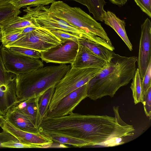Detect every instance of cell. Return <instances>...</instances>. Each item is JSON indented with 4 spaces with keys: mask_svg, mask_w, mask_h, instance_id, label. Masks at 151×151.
<instances>
[{
    "mask_svg": "<svg viewBox=\"0 0 151 151\" xmlns=\"http://www.w3.org/2000/svg\"><path fill=\"white\" fill-rule=\"evenodd\" d=\"M137 57H127L114 52L109 62L88 83L87 97L95 101L106 96L114 97L121 87L134 77Z\"/></svg>",
    "mask_w": 151,
    "mask_h": 151,
    "instance_id": "1",
    "label": "cell"
},
{
    "mask_svg": "<svg viewBox=\"0 0 151 151\" xmlns=\"http://www.w3.org/2000/svg\"><path fill=\"white\" fill-rule=\"evenodd\" d=\"M71 68V65L60 64L16 75L17 101L40 97L47 90L55 87Z\"/></svg>",
    "mask_w": 151,
    "mask_h": 151,
    "instance_id": "2",
    "label": "cell"
},
{
    "mask_svg": "<svg viewBox=\"0 0 151 151\" xmlns=\"http://www.w3.org/2000/svg\"><path fill=\"white\" fill-rule=\"evenodd\" d=\"M50 9L57 18L91 35H97L112 43L100 23L80 8L72 7L63 1H55Z\"/></svg>",
    "mask_w": 151,
    "mask_h": 151,
    "instance_id": "3",
    "label": "cell"
},
{
    "mask_svg": "<svg viewBox=\"0 0 151 151\" xmlns=\"http://www.w3.org/2000/svg\"><path fill=\"white\" fill-rule=\"evenodd\" d=\"M27 15L35 20L36 26L50 31L60 30L70 33L80 38L95 42L96 35H90L65 21L56 17L50 11L49 6L42 4L27 6L23 10Z\"/></svg>",
    "mask_w": 151,
    "mask_h": 151,
    "instance_id": "4",
    "label": "cell"
},
{
    "mask_svg": "<svg viewBox=\"0 0 151 151\" xmlns=\"http://www.w3.org/2000/svg\"><path fill=\"white\" fill-rule=\"evenodd\" d=\"M101 70L94 68L77 69L71 68L56 86L47 112L55 109L66 96L87 83Z\"/></svg>",
    "mask_w": 151,
    "mask_h": 151,
    "instance_id": "5",
    "label": "cell"
},
{
    "mask_svg": "<svg viewBox=\"0 0 151 151\" xmlns=\"http://www.w3.org/2000/svg\"><path fill=\"white\" fill-rule=\"evenodd\" d=\"M61 43L60 40L50 30L39 27L25 34L22 37L6 47H22L40 52L46 51Z\"/></svg>",
    "mask_w": 151,
    "mask_h": 151,
    "instance_id": "6",
    "label": "cell"
},
{
    "mask_svg": "<svg viewBox=\"0 0 151 151\" xmlns=\"http://www.w3.org/2000/svg\"><path fill=\"white\" fill-rule=\"evenodd\" d=\"M1 51L6 70L16 75L27 73L44 66L42 62L39 59L16 53L2 44Z\"/></svg>",
    "mask_w": 151,
    "mask_h": 151,
    "instance_id": "7",
    "label": "cell"
},
{
    "mask_svg": "<svg viewBox=\"0 0 151 151\" xmlns=\"http://www.w3.org/2000/svg\"><path fill=\"white\" fill-rule=\"evenodd\" d=\"M78 48V42L69 41L40 52V58L46 63L71 64L74 61Z\"/></svg>",
    "mask_w": 151,
    "mask_h": 151,
    "instance_id": "8",
    "label": "cell"
},
{
    "mask_svg": "<svg viewBox=\"0 0 151 151\" xmlns=\"http://www.w3.org/2000/svg\"><path fill=\"white\" fill-rule=\"evenodd\" d=\"M88 83L66 96L59 102L55 109L47 112L46 116L49 117H58L73 112L80 103L88 97Z\"/></svg>",
    "mask_w": 151,
    "mask_h": 151,
    "instance_id": "9",
    "label": "cell"
},
{
    "mask_svg": "<svg viewBox=\"0 0 151 151\" xmlns=\"http://www.w3.org/2000/svg\"><path fill=\"white\" fill-rule=\"evenodd\" d=\"M138 57V68L140 77L143 79L149 64L151 61V22L148 18L141 25Z\"/></svg>",
    "mask_w": 151,
    "mask_h": 151,
    "instance_id": "10",
    "label": "cell"
},
{
    "mask_svg": "<svg viewBox=\"0 0 151 151\" xmlns=\"http://www.w3.org/2000/svg\"><path fill=\"white\" fill-rule=\"evenodd\" d=\"M15 137L21 143L41 146L42 148L50 147L53 141L39 132L33 133L21 130L6 120L1 127Z\"/></svg>",
    "mask_w": 151,
    "mask_h": 151,
    "instance_id": "11",
    "label": "cell"
},
{
    "mask_svg": "<svg viewBox=\"0 0 151 151\" xmlns=\"http://www.w3.org/2000/svg\"><path fill=\"white\" fill-rule=\"evenodd\" d=\"M107 63L86 47L78 44L77 54L71 65V68L77 69L90 68L102 69Z\"/></svg>",
    "mask_w": 151,
    "mask_h": 151,
    "instance_id": "12",
    "label": "cell"
},
{
    "mask_svg": "<svg viewBox=\"0 0 151 151\" xmlns=\"http://www.w3.org/2000/svg\"><path fill=\"white\" fill-rule=\"evenodd\" d=\"M4 116L6 120L21 130L33 133L40 132L39 127L20 110L11 107Z\"/></svg>",
    "mask_w": 151,
    "mask_h": 151,
    "instance_id": "13",
    "label": "cell"
},
{
    "mask_svg": "<svg viewBox=\"0 0 151 151\" xmlns=\"http://www.w3.org/2000/svg\"><path fill=\"white\" fill-rule=\"evenodd\" d=\"M16 77L6 85L0 84V114L4 116L17 101Z\"/></svg>",
    "mask_w": 151,
    "mask_h": 151,
    "instance_id": "14",
    "label": "cell"
},
{
    "mask_svg": "<svg viewBox=\"0 0 151 151\" xmlns=\"http://www.w3.org/2000/svg\"><path fill=\"white\" fill-rule=\"evenodd\" d=\"M30 26L37 27L34 19L25 14L22 17H12L0 24V31L3 36Z\"/></svg>",
    "mask_w": 151,
    "mask_h": 151,
    "instance_id": "15",
    "label": "cell"
},
{
    "mask_svg": "<svg viewBox=\"0 0 151 151\" xmlns=\"http://www.w3.org/2000/svg\"><path fill=\"white\" fill-rule=\"evenodd\" d=\"M40 98L17 101L12 107L21 111L30 118L36 126L39 127L42 119L39 109Z\"/></svg>",
    "mask_w": 151,
    "mask_h": 151,
    "instance_id": "16",
    "label": "cell"
},
{
    "mask_svg": "<svg viewBox=\"0 0 151 151\" xmlns=\"http://www.w3.org/2000/svg\"><path fill=\"white\" fill-rule=\"evenodd\" d=\"M103 21L105 24L110 27L117 33L129 50L132 51V45L126 32L125 21L119 19L112 12L104 11L103 14Z\"/></svg>",
    "mask_w": 151,
    "mask_h": 151,
    "instance_id": "17",
    "label": "cell"
},
{
    "mask_svg": "<svg viewBox=\"0 0 151 151\" xmlns=\"http://www.w3.org/2000/svg\"><path fill=\"white\" fill-rule=\"evenodd\" d=\"M78 44L86 47L107 62L109 61L114 52L100 44L85 38H80L78 39Z\"/></svg>",
    "mask_w": 151,
    "mask_h": 151,
    "instance_id": "18",
    "label": "cell"
},
{
    "mask_svg": "<svg viewBox=\"0 0 151 151\" xmlns=\"http://www.w3.org/2000/svg\"><path fill=\"white\" fill-rule=\"evenodd\" d=\"M77 2L85 6L96 20L103 22L104 7L106 4L105 0H68Z\"/></svg>",
    "mask_w": 151,
    "mask_h": 151,
    "instance_id": "19",
    "label": "cell"
},
{
    "mask_svg": "<svg viewBox=\"0 0 151 151\" xmlns=\"http://www.w3.org/2000/svg\"><path fill=\"white\" fill-rule=\"evenodd\" d=\"M130 88L132 91L134 101L135 104L143 101V91L142 85V79L140 77L139 70L136 69L135 75L132 78Z\"/></svg>",
    "mask_w": 151,
    "mask_h": 151,
    "instance_id": "20",
    "label": "cell"
},
{
    "mask_svg": "<svg viewBox=\"0 0 151 151\" xmlns=\"http://www.w3.org/2000/svg\"><path fill=\"white\" fill-rule=\"evenodd\" d=\"M45 136L51 139L53 142L62 144L70 145L74 147H78L88 146L87 144L85 141L76 138L54 135L48 134Z\"/></svg>",
    "mask_w": 151,
    "mask_h": 151,
    "instance_id": "21",
    "label": "cell"
},
{
    "mask_svg": "<svg viewBox=\"0 0 151 151\" xmlns=\"http://www.w3.org/2000/svg\"><path fill=\"white\" fill-rule=\"evenodd\" d=\"M55 89V87L50 88L39 98V109L42 119L46 116Z\"/></svg>",
    "mask_w": 151,
    "mask_h": 151,
    "instance_id": "22",
    "label": "cell"
},
{
    "mask_svg": "<svg viewBox=\"0 0 151 151\" xmlns=\"http://www.w3.org/2000/svg\"><path fill=\"white\" fill-rule=\"evenodd\" d=\"M21 13L19 9L10 3L0 6V24L11 18L18 16Z\"/></svg>",
    "mask_w": 151,
    "mask_h": 151,
    "instance_id": "23",
    "label": "cell"
},
{
    "mask_svg": "<svg viewBox=\"0 0 151 151\" xmlns=\"http://www.w3.org/2000/svg\"><path fill=\"white\" fill-rule=\"evenodd\" d=\"M55 0H12L9 3L18 9L26 6L42 4L46 5L51 4Z\"/></svg>",
    "mask_w": 151,
    "mask_h": 151,
    "instance_id": "24",
    "label": "cell"
},
{
    "mask_svg": "<svg viewBox=\"0 0 151 151\" xmlns=\"http://www.w3.org/2000/svg\"><path fill=\"white\" fill-rule=\"evenodd\" d=\"M2 44L0 46V84L6 85L16 77V75L8 71L4 65L1 53Z\"/></svg>",
    "mask_w": 151,
    "mask_h": 151,
    "instance_id": "25",
    "label": "cell"
},
{
    "mask_svg": "<svg viewBox=\"0 0 151 151\" xmlns=\"http://www.w3.org/2000/svg\"><path fill=\"white\" fill-rule=\"evenodd\" d=\"M6 47L12 51L17 54L35 58L39 59L40 58V52L33 49L17 46Z\"/></svg>",
    "mask_w": 151,
    "mask_h": 151,
    "instance_id": "26",
    "label": "cell"
},
{
    "mask_svg": "<svg viewBox=\"0 0 151 151\" xmlns=\"http://www.w3.org/2000/svg\"><path fill=\"white\" fill-rule=\"evenodd\" d=\"M62 43L69 41H73L78 42V40L80 37L70 33L60 30L50 31Z\"/></svg>",
    "mask_w": 151,
    "mask_h": 151,
    "instance_id": "27",
    "label": "cell"
},
{
    "mask_svg": "<svg viewBox=\"0 0 151 151\" xmlns=\"http://www.w3.org/2000/svg\"><path fill=\"white\" fill-rule=\"evenodd\" d=\"M22 29L6 35L1 36L0 41L2 44L4 46H6L23 37L25 34L21 33Z\"/></svg>",
    "mask_w": 151,
    "mask_h": 151,
    "instance_id": "28",
    "label": "cell"
},
{
    "mask_svg": "<svg viewBox=\"0 0 151 151\" xmlns=\"http://www.w3.org/2000/svg\"><path fill=\"white\" fill-rule=\"evenodd\" d=\"M142 104L146 116L151 118V86L143 94Z\"/></svg>",
    "mask_w": 151,
    "mask_h": 151,
    "instance_id": "29",
    "label": "cell"
},
{
    "mask_svg": "<svg viewBox=\"0 0 151 151\" xmlns=\"http://www.w3.org/2000/svg\"><path fill=\"white\" fill-rule=\"evenodd\" d=\"M2 148H42L41 146L27 144L21 143L18 141H12L6 142L2 145Z\"/></svg>",
    "mask_w": 151,
    "mask_h": 151,
    "instance_id": "30",
    "label": "cell"
},
{
    "mask_svg": "<svg viewBox=\"0 0 151 151\" xmlns=\"http://www.w3.org/2000/svg\"><path fill=\"white\" fill-rule=\"evenodd\" d=\"M141 10L151 17V0H134Z\"/></svg>",
    "mask_w": 151,
    "mask_h": 151,
    "instance_id": "31",
    "label": "cell"
},
{
    "mask_svg": "<svg viewBox=\"0 0 151 151\" xmlns=\"http://www.w3.org/2000/svg\"><path fill=\"white\" fill-rule=\"evenodd\" d=\"M142 85L143 94L151 86V61L149 64L142 79Z\"/></svg>",
    "mask_w": 151,
    "mask_h": 151,
    "instance_id": "32",
    "label": "cell"
},
{
    "mask_svg": "<svg viewBox=\"0 0 151 151\" xmlns=\"http://www.w3.org/2000/svg\"><path fill=\"white\" fill-rule=\"evenodd\" d=\"M12 141H19L15 137L5 130H3L2 132H0V148H2V145L4 143Z\"/></svg>",
    "mask_w": 151,
    "mask_h": 151,
    "instance_id": "33",
    "label": "cell"
},
{
    "mask_svg": "<svg viewBox=\"0 0 151 151\" xmlns=\"http://www.w3.org/2000/svg\"><path fill=\"white\" fill-rule=\"evenodd\" d=\"M112 4L119 6L125 5L128 0H109Z\"/></svg>",
    "mask_w": 151,
    "mask_h": 151,
    "instance_id": "34",
    "label": "cell"
},
{
    "mask_svg": "<svg viewBox=\"0 0 151 151\" xmlns=\"http://www.w3.org/2000/svg\"><path fill=\"white\" fill-rule=\"evenodd\" d=\"M38 27L35 26H28L23 28L21 32L22 34H26L33 31Z\"/></svg>",
    "mask_w": 151,
    "mask_h": 151,
    "instance_id": "35",
    "label": "cell"
},
{
    "mask_svg": "<svg viewBox=\"0 0 151 151\" xmlns=\"http://www.w3.org/2000/svg\"><path fill=\"white\" fill-rule=\"evenodd\" d=\"M5 121V116L0 114V127L3 126Z\"/></svg>",
    "mask_w": 151,
    "mask_h": 151,
    "instance_id": "36",
    "label": "cell"
},
{
    "mask_svg": "<svg viewBox=\"0 0 151 151\" xmlns=\"http://www.w3.org/2000/svg\"><path fill=\"white\" fill-rule=\"evenodd\" d=\"M12 0H0V6L9 3Z\"/></svg>",
    "mask_w": 151,
    "mask_h": 151,
    "instance_id": "37",
    "label": "cell"
},
{
    "mask_svg": "<svg viewBox=\"0 0 151 151\" xmlns=\"http://www.w3.org/2000/svg\"><path fill=\"white\" fill-rule=\"evenodd\" d=\"M2 36V33L0 31V38Z\"/></svg>",
    "mask_w": 151,
    "mask_h": 151,
    "instance_id": "38",
    "label": "cell"
}]
</instances>
